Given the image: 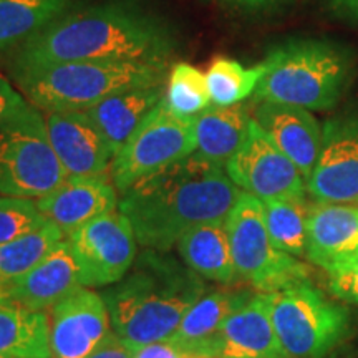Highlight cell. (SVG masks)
Listing matches in <instances>:
<instances>
[{
	"instance_id": "cell-36",
	"label": "cell",
	"mask_w": 358,
	"mask_h": 358,
	"mask_svg": "<svg viewBox=\"0 0 358 358\" xmlns=\"http://www.w3.org/2000/svg\"><path fill=\"white\" fill-rule=\"evenodd\" d=\"M232 2L239 3V6H244V7H266V6H271V3H275L277 0H232Z\"/></svg>"
},
{
	"instance_id": "cell-7",
	"label": "cell",
	"mask_w": 358,
	"mask_h": 358,
	"mask_svg": "<svg viewBox=\"0 0 358 358\" xmlns=\"http://www.w3.org/2000/svg\"><path fill=\"white\" fill-rule=\"evenodd\" d=\"M66 176L48 140L42 111L29 103L0 122V194L40 199Z\"/></svg>"
},
{
	"instance_id": "cell-29",
	"label": "cell",
	"mask_w": 358,
	"mask_h": 358,
	"mask_svg": "<svg viewBox=\"0 0 358 358\" xmlns=\"http://www.w3.org/2000/svg\"><path fill=\"white\" fill-rule=\"evenodd\" d=\"M169 110L182 118H194L211 105L208 82L203 71L189 64H176L169 71L166 85Z\"/></svg>"
},
{
	"instance_id": "cell-37",
	"label": "cell",
	"mask_w": 358,
	"mask_h": 358,
	"mask_svg": "<svg viewBox=\"0 0 358 358\" xmlns=\"http://www.w3.org/2000/svg\"><path fill=\"white\" fill-rule=\"evenodd\" d=\"M0 358H12V357H7V355H2V353H0Z\"/></svg>"
},
{
	"instance_id": "cell-26",
	"label": "cell",
	"mask_w": 358,
	"mask_h": 358,
	"mask_svg": "<svg viewBox=\"0 0 358 358\" xmlns=\"http://www.w3.org/2000/svg\"><path fill=\"white\" fill-rule=\"evenodd\" d=\"M64 239V232L52 222H47L29 234L0 245V285L27 274Z\"/></svg>"
},
{
	"instance_id": "cell-9",
	"label": "cell",
	"mask_w": 358,
	"mask_h": 358,
	"mask_svg": "<svg viewBox=\"0 0 358 358\" xmlns=\"http://www.w3.org/2000/svg\"><path fill=\"white\" fill-rule=\"evenodd\" d=\"M192 153H196L194 118L173 113L163 100L115 155L108 171L111 182L122 194L141 178Z\"/></svg>"
},
{
	"instance_id": "cell-38",
	"label": "cell",
	"mask_w": 358,
	"mask_h": 358,
	"mask_svg": "<svg viewBox=\"0 0 358 358\" xmlns=\"http://www.w3.org/2000/svg\"><path fill=\"white\" fill-rule=\"evenodd\" d=\"M357 204H358V203H357Z\"/></svg>"
},
{
	"instance_id": "cell-34",
	"label": "cell",
	"mask_w": 358,
	"mask_h": 358,
	"mask_svg": "<svg viewBox=\"0 0 358 358\" xmlns=\"http://www.w3.org/2000/svg\"><path fill=\"white\" fill-rule=\"evenodd\" d=\"M134 358H186V353L179 352L166 340V342L151 343V345L138 348Z\"/></svg>"
},
{
	"instance_id": "cell-25",
	"label": "cell",
	"mask_w": 358,
	"mask_h": 358,
	"mask_svg": "<svg viewBox=\"0 0 358 358\" xmlns=\"http://www.w3.org/2000/svg\"><path fill=\"white\" fill-rule=\"evenodd\" d=\"M75 0H0V50L15 48L64 15Z\"/></svg>"
},
{
	"instance_id": "cell-13",
	"label": "cell",
	"mask_w": 358,
	"mask_h": 358,
	"mask_svg": "<svg viewBox=\"0 0 358 358\" xmlns=\"http://www.w3.org/2000/svg\"><path fill=\"white\" fill-rule=\"evenodd\" d=\"M52 358H88L113 332L101 294L80 287L50 310Z\"/></svg>"
},
{
	"instance_id": "cell-31",
	"label": "cell",
	"mask_w": 358,
	"mask_h": 358,
	"mask_svg": "<svg viewBox=\"0 0 358 358\" xmlns=\"http://www.w3.org/2000/svg\"><path fill=\"white\" fill-rule=\"evenodd\" d=\"M329 277V290L335 299L358 306V261Z\"/></svg>"
},
{
	"instance_id": "cell-30",
	"label": "cell",
	"mask_w": 358,
	"mask_h": 358,
	"mask_svg": "<svg viewBox=\"0 0 358 358\" xmlns=\"http://www.w3.org/2000/svg\"><path fill=\"white\" fill-rule=\"evenodd\" d=\"M47 222L32 199L0 198V245L29 234Z\"/></svg>"
},
{
	"instance_id": "cell-18",
	"label": "cell",
	"mask_w": 358,
	"mask_h": 358,
	"mask_svg": "<svg viewBox=\"0 0 358 358\" xmlns=\"http://www.w3.org/2000/svg\"><path fill=\"white\" fill-rule=\"evenodd\" d=\"M80 287H83L82 277L69 239L62 241L27 274L0 285L8 299L37 312L52 310L53 306Z\"/></svg>"
},
{
	"instance_id": "cell-5",
	"label": "cell",
	"mask_w": 358,
	"mask_h": 358,
	"mask_svg": "<svg viewBox=\"0 0 358 358\" xmlns=\"http://www.w3.org/2000/svg\"><path fill=\"white\" fill-rule=\"evenodd\" d=\"M168 64L136 60L66 62L10 70L25 100L43 113L83 111L127 88L164 83Z\"/></svg>"
},
{
	"instance_id": "cell-4",
	"label": "cell",
	"mask_w": 358,
	"mask_h": 358,
	"mask_svg": "<svg viewBox=\"0 0 358 358\" xmlns=\"http://www.w3.org/2000/svg\"><path fill=\"white\" fill-rule=\"evenodd\" d=\"M261 65L264 73L254 92L259 101L327 111L345 95L357 62L345 45L301 38L275 47Z\"/></svg>"
},
{
	"instance_id": "cell-11",
	"label": "cell",
	"mask_w": 358,
	"mask_h": 358,
	"mask_svg": "<svg viewBox=\"0 0 358 358\" xmlns=\"http://www.w3.org/2000/svg\"><path fill=\"white\" fill-rule=\"evenodd\" d=\"M226 173L241 191L261 201L306 199V178L254 118L243 146L226 163Z\"/></svg>"
},
{
	"instance_id": "cell-32",
	"label": "cell",
	"mask_w": 358,
	"mask_h": 358,
	"mask_svg": "<svg viewBox=\"0 0 358 358\" xmlns=\"http://www.w3.org/2000/svg\"><path fill=\"white\" fill-rule=\"evenodd\" d=\"M27 105L29 101L25 100V96L20 95L19 90L13 88V85L3 75H0V122L19 113Z\"/></svg>"
},
{
	"instance_id": "cell-17",
	"label": "cell",
	"mask_w": 358,
	"mask_h": 358,
	"mask_svg": "<svg viewBox=\"0 0 358 358\" xmlns=\"http://www.w3.org/2000/svg\"><path fill=\"white\" fill-rule=\"evenodd\" d=\"M254 122L264 129L272 143L297 166L306 182L322 150L324 127L310 110L284 103L261 101L254 110Z\"/></svg>"
},
{
	"instance_id": "cell-2",
	"label": "cell",
	"mask_w": 358,
	"mask_h": 358,
	"mask_svg": "<svg viewBox=\"0 0 358 358\" xmlns=\"http://www.w3.org/2000/svg\"><path fill=\"white\" fill-rule=\"evenodd\" d=\"M241 194L224 164L192 153L123 191L118 211L138 244L169 252L192 227L226 221Z\"/></svg>"
},
{
	"instance_id": "cell-12",
	"label": "cell",
	"mask_w": 358,
	"mask_h": 358,
	"mask_svg": "<svg viewBox=\"0 0 358 358\" xmlns=\"http://www.w3.org/2000/svg\"><path fill=\"white\" fill-rule=\"evenodd\" d=\"M317 203H358V116H337L324 124L319 161L307 179Z\"/></svg>"
},
{
	"instance_id": "cell-16",
	"label": "cell",
	"mask_w": 358,
	"mask_h": 358,
	"mask_svg": "<svg viewBox=\"0 0 358 358\" xmlns=\"http://www.w3.org/2000/svg\"><path fill=\"white\" fill-rule=\"evenodd\" d=\"M118 194L106 174L66 176L60 186L37 199L40 213L65 237L103 214L118 209Z\"/></svg>"
},
{
	"instance_id": "cell-24",
	"label": "cell",
	"mask_w": 358,
	"mask_h": 358,
	"mask_svg": "<svg viewBox=\"0 0 358 358\" xmlns=\"http://www.w3.org/2000/svg\"><path fill=\"white\" fill-rule=\"evenodd\" d=\"M0 353L12 358H52L47 312L30 310L0 289Z\"/></svg>"
},
{
	"instance_id": "cell-21",
	"label": "cell",
	"mask_w": 358,
	"mask_h": 358,
	"mask_svg": "<svg viewBox=\"0 0 358 358\" xmlns=\"http://www.w3.org/2000/svg\"><path fill=\"white\" fill-rule=\"evenodd\" d=\"M249 299L250 295L245 292L206 290L203 297L186 312L168 342L186 355L214 358L224 322Z\"/></svg>"
},
{
	"instance_id": "cell-10",
	"label": "cell",
	"mask_w": 358,
	"mask_h": 358,
	"mask_svg": "<svg viewBox=\"0 0 358 358\" xmlns=\"http://www.w3.org/2000/svg\"><path fill=\"white\" fill-rule=\"evenodd\" d=\"M66 239L83 287L105 289L116 284L128 274L138 256L131 224L118 209L95 217Z\"/></svg>"
},
{
	"instance_id": "cell-1",
	"label": "cell",
	"mask_w": 358,
	"mask_h": 358,
	"mask_svg": "<svg viewBox=\"0 0 358 358\" xmlns=\"http://www.w3.org/2000/svg\"><path fill=\"white\" fill-rule=\"evenodd\" d=\"M176 35L163 17L134 0L71 6L13 48L10 70L93 60L168 64Z\"/></svg>"
},
{
	"instance_id": "cell-27",
	"label": "cell",
	"mask_w": 358,
	"mask_h": 358,
	"mask_svg": "<svg viewBox=\"0 0 358 358\" xmlns=\"http://www.w3.org/2000/svg\"><path fill=\"white\" fill-rule=\"evenodd\" d=\"M268 236L277 249L290 256L307 257V217L306 199L262 201Z\"/></svg>"
},
{
	"instance_id": "cell-15",
	"label": "cell",
	"mask_w": 358,
	"mask_h": 358,
	"mask_svg": "<svg viewBox=\"0 0 358 358\" xmlns=\"http://www.w3.org/2000/svg\"><path fill=\"white\" fill-rule=\"evenodd\" d=\"M307 259L327 274L358 261V206L317 203L308 209Z\"/></svg>"
},
{
	"instance_id": "cell-33",
	"label": "cell",
	"mask_w": 358,
	"mask_h": 358,
	"mask_svg": "<svg viewBox=\"0 0 358 358\" xmlns=\"http://www.w3.org/2000/svg\"><path fill=\"white\" fill-rule=\"evenodd\" d=\"M136 348L129 347L115 332L103 340V343L88 358H134Z\"/></svg>"
},
{
	"instance_id": "cell-19",
	"label": "cell",
	"mask_w": 358,
	"mask_h": 358,
	"mask_svg": "<svg viewBox=\"0 0 358 358\" xmlns=\"http://www.w3.org/2000/svg\"><path fill=\"white\" fill-rule=\"evenodd\" d=\"M214 358H287L272 325L267 294L250 295L227 317Z\"/></svg>"
},
{
	"instance_id": "cell-8",
	"label": "cell",
	"mask_w": 358,
	"mask_h": 358,
	"mask_svg": "<svg viewBox=\"0 0 358 358\" xmlns=\"http://www.w3.org/2000/svg\"><path fill=\"white\" fill-rule=\"evenodd\" d=\"M224 226L229 237L237 277L257 292L274 294L308 280L307 266L297 257L277 249L272 243L264 204L256 196L243 191L227 214Z\"/></svg>"
},
{
	"instance_id": "cell-20",
	"label": "cell",
	"mask_w": 358,
	"mask_h": 358,
	"mask_svg": "<svg viewBox=\"0 0 358 358\" xmlns=\"http://www.w3.org/2000/svg\"><path fill=\"white\" fill-rule=\"evenodd\" d=\"M166 96L164 83L127 88L106 96L92 108L83 110L90 116L115 155L122 150L143 120Z\"/></svg>"
},
{
	"instance_id": "cell-23",
	"label": "cell",
	"mask_w": 358,
	"mask_h": 358,
	"mask_svg": "<svg viewBox=\"0 0 358 358\" xmlns=\"http://www.w3.org/2000/svg\"><path fill=\"white\" fill-rule=\"evenodd\" d=\"M250 122L252 116L248 106L241 103L232 106L209 105L194 116L196 153L226 166L248 138Z\"/></svg>"
},
{
	"instance_id": "cell-14",
	"label": "cell",
	"mask_w": 358,
	"mask_h": 358,
	"mask_svg": "<svg viewBox=\"0 0 358 358\" xmlns=\"http://www.w3.org/2000/svg\"><path fill=\"white\" fill-rule=\"evenodd\" d=\"M50 145L69 176H101L110 171L113 151L85 111L45 113Z\"/></svg>"
},
{
	"instance_id": "cell-6",
	"label": "cell",
	"mask_w": 358,
	"mask_h": 358,
	"mask_svg": "<svg viewBox=\"0 0 358 358\" xmlns=\"http://www.w3.org/2000/svg\"><path fill=\"white\" fill-rule=\"evenodd\" d=\"M267 295L272 325L287 358H324L350 334V312L308 280Z\"/></svg>"
},
{
	"instance_id": "cell-22",
	"label": "cell",
	"mask_w": 358,
	"mask_h": 358,
	"mask_svg": "<svg viewBox=\"0 0 358 358\" xmlns=\"http://www.w3.org/2000/svg\"><path fill=\"white\" fill-rule=\"evenodd\" d=\"M176 248L182 262L203 279L224 285L237 279L224 222H206L192 227L179 239Z\"/></svg>"
},
{
	"instance_id": "cell-35",
	"label": "cell",
	"mask_w": 358,
	"mask_h": 358,
	"mask_svg": "<svg viewBox=\"0 0 358 358\" xmlns=\"http://www.w3.org/2000/svg\"><path fill=\"white\" fill-rule=\"evenodd\" d=\"M327 6L340 19L358 24V0H327Z\"/></svg>"
},
{
	"instance_id": "cell-28",
	"label": "cell",
	"mask_w": 358,
	"mask_h": 358,
	"mask_svg": "<svg viewBox=\"0 0 358 358\" xmlns=\"http://www.w3.org/2000/svg\"><path fill=\"white\" fill-rule=\"evenodd\" d=\"M262 73L261 64L245 69L237 60L226 57L216 58L206 73L211 103L217 106L237 105L256 92Z\"/></svg>"
},
{
	"instance_id": "cell-3",
	"label": "cell",
	"mask_w": 358,
	"mask_h": 358,
	"mask_svg": "<svg viewBox=\"0 0 358 358\" xmlns=\"http://www.w3.org/2000/svg\"><path fill=\"white\" fill-rule=\"evenodd\" d=\"M208 290L204 279L173 254L145 249L122 280L105 287L111 330L129 347L166 342Z\"/></svg>"
}]
</instances>
